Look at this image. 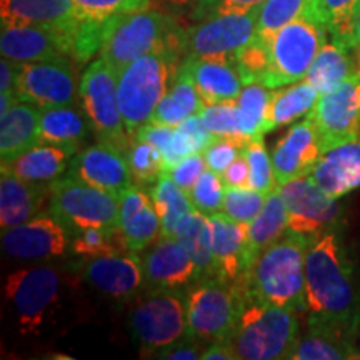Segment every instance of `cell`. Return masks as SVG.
I'll return each mask as SVG.
<instances>
[{
  "label": "cell",
  "instance_id": "obj_1",
  "mask_svg": "<svg viewBox=\"0 0 360 360\" xmlns=\"http://www.w3.org/2000/svg\"><path fill=\"white\" fill-rule=\"evenodd\" d=\"M307 326L357 340L360 287L355 267L337 231L310 240L305 257Z\"/></svg>",
  "mask_w": 360,
  "mask_h": 360
},
{
  "label": "cell",
  "instance_id": "obj_2",
  "mask_svg": "<svg viewBox=\"0 0 360 360\" xmlns=\"http://www.w3.org/2000/svg\"><path fill=\"white\" fill-rule=\"evenodd\" d=\"M187 30L170 13L142 11L103 20L98 57L117 74L148 53L186 56Z\"/></svg>",
  "mask_w": 360,
  "mask_h": 360
},
{
  "label": "cell",
  "instance_id": "obj_3",
  "mask_svg": "<svg viewBox=\"0 0 360 360\" xmlns=\"http://www.w3.org/2000/svg\"><path fill=\"white\" fill-rule=\"evenodd\" d=\"M312 238L287 232L281 240L259 255L255 264L237 283L247 300L307 312L305 257Z\"/></svg>",
  "mask_w": 360,
  "mask_h": 360
},
{
  "label": "cell",
  "instance_id": "obj_4",
  "mask_svg": "<svg viewBox=\"0 0 360 360\" xmlns=\"http://www.w3.org/2000/svg\"><path fill=\"white\" fill-rule=\"evenodd\" d=\"M299 312L247 300L229 344L237 360L290 359L299 340Z\"/></svg>",
  "mask_w": 360,
  "mask_h": 360
},
{
  "label": "cell",
  "instance_id": "obj_5",
  "mask_svg": "<svg viewBox=\"0 0 360 360\" xmlns=\"http://www.w3.org/2000/svg\"><path fill=\"white\" fill-rule=\"evenodd\" d=\"M175 53H148L119 72V107L130 141L147 122L167 94L179 65Z\"/></svg>",
  "mask_w": 360,
  "mask_h": 360
},
{
  "label": "cell",
  "instance_id": "obj_6",
  "mask_svg": "<svg viewBox=\"0 0 360 360\" xmlns=\"http://www.w3.org/2000/svg\"><path fill=\"white\" fill-rule=\"evenodd\" d=\"M247 302L240 283L207 278L187 290V337L200 344L229 342Z\"/></svg>",
  "mask_w": 360,
  "mask_h": 360
},
{
  "label": "cell",
  "instance_id": "obj_7",
  "mask_svg": "<svg viewBox=\"0 0 360 360\" xmlns=\"http://www.w3.org/2000/svg\"><path fill=\"white\" fill-rule=\"evenodd\" d=\"M327 37V29L310 11L278 29L269 37L270 65L262 84L277 89L304 80Z\"/></svg>",
  "mask_w": 360,
  "mask_h": 360
},
{
  "label": "cell",
  "instance_id": "obj_8",
  "mask_svg": "<svg viewBox=\"0 0 360 360\" xmlns=\"http://www.w3.org/2000/svg\"><path fill=\"white\" fill-rule=\"evenodd\" d=\"M129 332L143 354L154 355L187 337V290H146L134 300Z\"/></svg>",
  "mask_w": 360,
  "mask_h": 360
},
{
  "label": "cell",
  "instance_id": "obj_9",
  "mask_svg": "<svg viewBox=\"0 0 360 360\" xmlns=\"http://www.w3.org/2000/svg\"><path fill=\"white\" fill-rule=\"evenodd\" d=\"M49 212L70 233L85 227L120 229L119 197L72 175L51 186Z\"/></svg>",
  "mask_w": 360,
  "mask_h": 360
},
{
  "label": "cell",
  "instance_id": "obj_10",
  "mask_svg": "<svg viewBox=\"0 0 360 360\" xmlns=\"http://www.w3.org/2000/svg\"><path fill=\"white\" fill-rule=\"evenodd\" d=\"M117 85L119 74L102 57H98L84 72L79 96L90 127L96 130L98 141L112 143L127 154L132 141L120 114Z\"/></svg>",
  "mask_w": 360,
  "mask_h": 360
},
{
  "label": "cell",
  "instance_id": "obj_11",
  "mask_svg": "<svg viewBox=\"0 0 360 360\" xmlns=\"http://www.w3.org/2000/svg\"><path fill=\"white\" fill-rule=\"evenodd\" d=\"M60 276L51 265H35L11 274L6 295L15 310L22 334H35L44 323L45 314L58 300Z\"/></svg>",
  "mask_w": 360,
  "mask_h": 360
},
{
  "label": "cell",
  "instance_id": "obj_12",
  "mask_svg": "<svg viewBox=\"0 0 360 360\" xmlns=\"http://www.w3.org/2000/svg\"><path fill=\"white\" fill-rule=\"evenodd\" d=\"M277 191L289 214V232L314 238L340 225L339 199L328 197L309 175L278 184Z\"/></svg>",
  "mask_w": 360,
  "mask_h": 360
},
{
  "label": "cell",
  "instance_id": "obj_13",
  "mask_svg": "<svg viewBox=\"0 0 360 360\" xmlns=\"http://www.w3.org/2000/svg\"><path fill=\"white\" fill-rule=\"evenodd\" d=\"M259 8L244 13H225L197 22L187 29L186 56L233 58L237 51L257 35Z\"/></svg>",
  "mask_w": 360,
  "mask_h": 360
},
{
  "label": "cell",
  "instance_id": "obj_14",
  "mask_svg": "<svg viewBox=\"0 0 360 360\" xmlns=\"http://www.w3.org/2000/svg\"><path fill=\"white\" fill-rule=\"evenodd\" d=\"M15 96L19 101L35 103L42 109L74 105L77 84L72 58L19 64L15 77Z\"/></svg>",
  "mask_w": 360,
  "mask_h": 360
},
{
  "label": "cell",
  "instance_id": "obj_15",
  "mask_svg": "<svg viewBox=\"0 0 360 360\" xmlns=\"http://www.w3.org/2000/svg\"><path fill=\"white\" fill-rule=\"evenodd\" d=\"M309 114L317 127L323 152L360 137V72L322 94Z\"/></svg>",
  "mask_w": 360,
  "mask_h": 360
},
{
  "label": "cell",
  "instance_id": "obj_16",
  "mask_svg": "<svg viewBox=\"0 0 360 360\" xmlns=\"http://www.w3.org/2000/svg\"><path fill=\"white\" fill-rule=\"evenodd\" d=\"M79 276L94 290L120 304L134 302L146 290L142 259L132 250L84 259Z\"/></svg>",
  "mask_w": 360,
  "mask_h": 360
},
{
  "label": "cell",
  "instance_id": "obj_17",
  "mask_svg": "<svg viewBox=\"0 0 360 360\" xmlns=\"http://www.w3.org/2000/svg\"><path fill=\"white\" fill-rule=\"evenodd\" d=\"M69 247V231L53 215L40 214L27 222L2 231V249L8 257L42 262L62 257Z\"/></svg>",
  "mask_w": 360,
  "mask_h": 360
},
{
  "label": "cell",
  "instance_id": "obj_18",
  "mask_svg": "<svg viewBox=\"0 0 360 360\" xmlns=\"http://www.w3.org/2000/svg\"><path fill=\"white\" fill-rule=\"evenodd\" d=\"M79 34L39 25H2L0 53L17 64L75 57Z\"/></svg>",
  "mask_w": 360,
  "mask_h": 360
},
{
  "label": "cell",
  "instance_id": "obj_19",
  "mask_svg": "<svg viewBox=\"0 0 360 360\" xmlns=\"http://www.w3.org/2000/svg\"><path fill=\"white\" fill-rule=\"evenodd\" d=\"M146 290H188L199 282L197 265L177 238L155 240L142 252Z\"/></svg>",
  "mask_w": 360,
  "mask_h": 360
},
{
  "label": "cell",
  "instance_id": "obj_20",
  "mask_svg": "<svg viewBox=\"0 0 360 360\" xmlns=\"http://www.w3.org/2000/svg\"><path fill=\"white\" fill-rule=\"evenodd\" d=\"M69 175L77 177L90 186L120 197L125 188L132 186L127 154L112 143L98 141L79 152L72 160Z\"/></svg>",
  "mask_w": 360,
  "mask_h": 360
},
{
  "label": "cell",
  "instance_id": "obj_21",
  "mask_svg": "<svg viewBox=\"0 0 360 360\" xmlns=\"http://www.w3.org/2000/svg\"><path fill=\"white\" fill-rule=\"evenodd\" d=\"M323 154L321 137L315 127L312 115L290 127L272 152V165L277 184L304 177L312 172Z\"/></svg>",
  "mask_w": 360,
  "mask_h": 360
},
{
  "label": "cell",
  "instance_id": "obj_22",
  "mask_svg": "<svg viewBox=\"0 0 360 360\" xmlns=\"http://www.w3.org/2000/svg\"><path fill=\"white\" fill-rule=\"evenodd\" d=\"M2 25H39L79 34L84 20L74 0H0Z\"/></svg>",
  "mask_w": 360,
  "mask_h": 360
},
{
  "label": "cell",
  "instance_id": "obj_23",
  "mask_svg": "<svg viewBox=\"0 0 360 360\" xmlns=\"http://www.w3.org/2000/svg\"><path fill=\"white\" fill-rule=\"evenodd\" d=\"M119 225L125 244L141 254L150 247L162 233V220L150 193L132 184L119 197Z\"/></svg>",
  "mask_w": 360,
  "mask_h": 360
},
{
  "label": "cell",
  "instance_id": "obj_24",
  "mask_svg": "<svg viewBox=\"0 0 360 360\" xmlns=\"http://www.w3.org/2000/svg\"><path fill=\"white\" fill-rule=\"evenodd\" d=\"M182 65L191 74L197 92L205 105L237 101L244 89V82L233 58L184 57Z\"/></svg>",
  "mask_w": 360,
  "mask_h": 360
},
{
  "label": "cell",
  "instance_id": "obj_25",
  "mask_svg": "<svg viewBox=\"0 0 360 360\" xmlns=\"http://www.w3.org/2000/svg\"><path fill=\"white\" fill-rule=\"evenodd\" d=\"M309 177L332 199L360 187V137L323 152Z\"/></svg>",
  "mask_w": 360,
  "mask_h": 360
},
{
  "label": "cell",
  "instance_id": "obj_26",
  "mask_svg": "<svg viewBox=\"0 0 360 360\" xmlns=\"http://www.w3.org/2000/svg\"><path fill=\"white\" fill-rule=\"evenodd\" d=\"M287 232H289V214H287L285 202L276 188L269 193L262 212L257 215L254 222L249 224L240 277L249 272L265 249L281 240Z\"/></svg>",
  "mask_w": 360,
  "mask_h": 360
},
{
  "label": "cell",
  "instance_id": "obj_27",
  "mask_svg": "<svg viewBox=\"0 0 360 360\" xmlns=\"http://www.w3.org/2000/svg\"><path fill=\"white\" fill-rule=\"evenodd\" d=\"M42 107L17 101L0 115V159L2 162L24 154L40 143Z\"/></svg>",
  "mask_w": 360,
  "mask_h": 360
},
{
  "label": "cell",
  "instance_id": "obj_28",
  "mask_svg": "<svg viewBox=\"0 0 360 360\" xmlns=\"http://www.w3.org/2000/svg\"><path fill=\"white\" fill-rule=\"evenodd\" d=\"M212 227V250L219 277L236 282L242 274V259L247 242L249 224L238 222L231 215L217 212L209 215Z\"/></svg>",
  "mask_w": 360,
  "mask_h": 360
},
{
  "label": "cell",
  "instance_id": "obj_29",
  "mask_svg": "<svg viewBox=\"0 0 360 360\" xmlns=\"http://www.w3.org/2000/svg\"><path fill=\"white\" fill-rule=\"evenodd\" d=\"M72 154L65 148L39 143L24 154L2 162V174H12L25 182L52 186L67 170Z\"/></svg>",
  "mask_w": 360,
  "mask_h": 360
},
{
  "label": "cell",
  "instance_id": "obj_30",
  "mask_svg": "<svg viewBox=\"0 0 360 360\" xmlns=\"http://www.w3.org/2000/svg\"><path fill=\"white\" fill-rule=\"evenodd\" d=\"M51 195V186L25 182L12 174L0 179V225L2 231L34 219Z\"/></svg>",
  "mask_w": 360,
  "mask_h": 360
},
{
  "label": "cell",
  "instance_id": "obj_31",
  "mask_svg": "<svg viewBox=\"0 0 360 360\" xmlns=\"http://www.w3.org/2000/svg\"><path fill=\"white\" fill-rule=\"evenodd\" d=\"M357 74L359 60L355 51L330 40V42L323 44L304 80L314 85L322 96V94L339 87L340 84L347 82Z\"/></svg>",
  "mask_w": 360,
  "mask_h": 360
},
{
  "label": "cell",
  "instance_id": "obj_32",
  "mask_svg": "<svg viewBox=\"0 0 360 360\" xmlns=\"http://www.w3.org/2000/svg\"><path fill=\"white\" fill-rule=\"evenodd\" d=\"M90 122L82 112L74 107H51L42 109L40 115V143L57 146L77 154L84 139L89 134Z\"/></svg>",
  "mask_w": 360,
  "mask_h": 360
},
{
  "label": "cell",
  "instance_id": "obj_33",
  "mask_svg": "<svg viewBox=\"0 0 360 360\" xmlns=\"http://www.w3.org/2000/svg\"><path fill=\"white\" fill-rule=\"evenodd\" d=\"M205 103L202 102L191 74L180 64L167 94L162 97L150 120L170 127H179L188 117L199 115Z\"/></svg>",
  "mask_w": 360,
  "mask_h": 360
},
{
  "label": "cell",
  "instance_id": "obj_34",
  "mask_svg": "<svg viewBox=\"0 0 360 360\" xmlns=\"http://www.w3.org/2000/svg\"><path fill=\"white\" fill-rule=\"evenodd\" d=\"M177 240L186 245L199 272V282L219 277L212 250V227L210 217L193 209L180 224Z\"/></svg>",
  "mask_w": 360,
  "mask_h": 360
},
{
  "label": "cell",
  "instance_id": "obj_35",
  "mask_svg": "<svg viewBox=\"0 0 360 360\" xmlns=\"http://www.w3.org/2000/svg\"><path fill=\"white\" fill-rule=\"evenodd\" d=\"M321 94L307 80L290 84L289 87L272 89L269 103L267 132L270 130L289 125L294 120L307 115L317 103Z\"/></svg>",
  "mask_w": 360,
  "mask_h": 360
},
{
  "label": "cell",
  "instance_id": "obj_36",
  "mask_svg": "<svg viewBox=\"0 0 360 360\" xmlns=\"http://www.w3.org/2000/svg\"><path fill=\"white\" fill-rule=\"evenodd\" d=\"M150 197L162 220L160 237L175 238L182 220L193 210L191 195L180 188L167 172H164L152 186Z\"/></svg>",
  "mask_w": 360,
  "mask_h": 360
},
{
  "label": "cell",
  "instance_id": "obj_37",
  "mask_svg": "<svg viewBox=\"0 0 360 360\" xmlns=\"http://www.w3.org/2000/svg\"><path fill=\"white\" fill-rule=\"evenodd\" d=\"M310 12L322 22L330 40L355 51L360 0H314Z\"/></svg>",
  "mask_w": 360,
  "mask_h": 360
},
{
  "label": "cell",
  "instance_id": "obj_38",
  "mask_svg": "<svg viewBox=\"0 0 360 360\" xmlns=\"http://www.w3.org/2000/svg\"><path fill=\"white\" fill-rule=\"evenodd\" d=\"M357 342L328 330L307 328V334L299 337L292 360H345L359 359Z\"/></svg>",
  "mask_w": 360,
  "mask_h": 360
},
{
  "label": "cell",
  "instance_id": "obj_39",
  "mask_svg": "<svg viewBox=\"0 0 360 360\" xmlns=\"http://www.w3.org/2000/svg\"><path fill=\"white\" fill-rule=\"evenodd\" d=\"M214 139L215 134L210 132L200 114L188 117L179 127H175L172 142L167 154L164 155V172L172 170L187 157L202 154Z\"/></svg>",
  "mask_w": 360,
  "mask_h": 360
},
{
  "label": "cell",
  "instance_id": "obj_40",
  "mask_svg": "<svg viewBox=\"0 0 360 360\" xmlns=\"http://www.w3.org/2000/svg\"><path fill=\"white\" fill-rule=\"evenodd\" d=\"M70 250L82 259L101 257V255L124 254L130 249L120 229L85 227L72 232Z\"/></svg>",
  "mask_w": 360,
  "mask_h": 360
},
{
  "label": "cell",
  "instance_id": "obj_41",
  "mask_svg": "<svg viewBox=\"0 0 360 360\" xmlns=\"http://www.w3.org/2000/svg\"><path fill=\"white\" fill-rule=\"evenodd\" d=\"M233 62L240 74L242 82L262 84L270 65V49L267 35L257 34L233 56Z\"/></svg>",
  "mask_w": 360,
  "mask_h": 360
},
{
  "label": "cell",
  "instance_id": "obj_42",
  "mask_svg": "<svg viewBox=\"0 0 360 360\" xmlns=\"http://www.w3.org/2000/svg\"><path fill=\"white\" fill-rule=\"evenodd\" d=\"M127 160L130 174L137 186H154L164 174V159L160 150L150 142L132 141Z\"/></svg>",
  "mask_w": 360,
  "mask_h": 360
},
{
  "label": "cell",
  "instance_id": "obj_43",
  "mask_svg": "<svg viewBox=\"0 0 360 360\" xmlns=\"http://www.w3.org/2000/svg\"><path fill=\"white\" fill-rule=\"evenodd\" d=\"M200 117L209 130L215 135H238V137H252L249 124L237 102L214 103L204 105Z\"/></svg>",
  "mask_w": 360,
  "mask_h": 360
},
{
  "label": "cell",
  "instance_id": "obj_44",
  "mask_svg": "<svg viewBox=\"0 0 360 360\" xmlns=\"http://www.w3.org/2000/svg\"><path fill=\"white\" fill-rule=\"evenodd\" d=\"M314 6V0H265L259 11L257 34L270 37L289 22L299 19Z\"/></svg>",
  "mask_w": 360,
  "mask_h": 360
},
{
  "label": "cell",
  "instance_id": "obj_45",
  "mask_svg": "<svg viewBox=\"0 0 360 360\" xmlns=\"http://www.w3.org/2000/svg\"><path fill=\"white\" fill-rule=\"evenodd\" d=\"M270 94L272 89L264 84H245L237 97L236 102L244 112L252 137H264V134H267Z\"/></svg>",
  "mask_w": 360,
  "mask_h": 360
},
{
  "label": "cell",
  "instance_id": "obj_46",
  "mask_svg": "<svg viewBox=\"0 0 360 360\" xmlns=\"http://www.w3.org/2000/svg\"><path fill=\"white\" fill-rule=\"evenodd\" d=\"M244 154L249 162V188L254 191L270 193L277 188V179L276 172H274L272 159L269 157L267 148L262 137H252L249 143H247Z\"/></svg>",
  "mask_w": 360,
  "mask_h": 360
},
{
  "label": "cell",
  "instance_id": "obj_47",
  "mask_svg": "<svg viewBox=\"0 0 360 360\" xmlns=\"http://www.w3.org/2000/svg\"><path fill=\"white\" fill-rule=\"evenodd\" d=\"M269 193L249 187H225L224 212L238 222L250 224L262 212Z\"/></svg>",
  "mask_w": 360,
  "mask_h": 360
},
{
  "label": "cell",
  "instance_id": "obj_48",
  "mask_svg": "<svg viewBox=\"0 0 360 360\" xmlns=\"http://www.w3.org/2000/svg\"><path fill=\"white\" fill-rule=\"evenodd\" d=\"M74 6L82 20L103 22L122 13L148 11L152 0H74Z\"/></svg>",
  "mask_w": 360,
  "mask_h": 360
},
{
  "label": "cell",
  "instance_id": "obj_49",
  "mask_svg": "<svg viewBox=\"0 0 360 360\" xmlns=\"http://www.w3.org/2000/svg\"><path fill=\"white\" fill-rule=\"evenodd\" d=\"M188 195H191L193 209L202 214L212 215L224 210L225 186L220 174L207 169L188 192Z\"/></svg>",
  "mask_w": 360,
  "mask_h": 360
},
{
  "label": "cell",
  "instance_id": "obj_50",
  "mask_svg": "<svg viewBox=\"0 0 360 360\" xmlns=\"http://www.w3.org/2000/svg\"><path fill=\"white\" fill-rule=\"evenodd\" d=\"M252 137H238V135H215L209 147L202 152L207 169L222 174L242 152Z\"/></svg>",
  "mask_w": 360,
  "mask_h": 360
},
{
  "label": "cell",
  "instance_id": "obj_51",
  "mask_svg": "<svg viewBox=\"0 0 360 360\" xmlns=\"http://www.w3.org/2000/svg\"><path fill=\"white\" fill-rule=\"evenodd\" d=\"M265 0H197L188 13L192 20L200 22L225 13H244L262 7Z\"/></svg>",
  "mask_w": 360,
  "mask_h": 360
},
{
  "label": "cell",
  "instance_id": "obj_52",
  "mask_svg": "<svg viewBox=\"0 0 360 360\" xmlns=\"http://www.w3.org/2000/svg\"><path fill=\"white\" fill-rule=\"evenodd\" d=\"M205 170H207V164H205L204 155L195 154V155L187 157V159H184L179 165H175L172 170H169L167 174L180 188H184V191L188 193Z\"/></svg>",
  "mask_w": 360,
  "mask_h": 360
},
{
  "label": "cell",
  "instance_id": "obj_53",
  "mask_svg": "<svg viewBox=\"0 0 360 360\" xmlns=\"http://www.w3.org/2000/svg\"><path fill=\"white\" fill-rule=\"evenodd\" d=\"M202 352H204V344L191 337H184L169 347L155 352L152 357L164 360H199L202 359Z\"/></svg>",
  "mask_w": 360,
  "mask_h": 360
},
{
  "label": "cell",
  "instance_id": "obj_54",
  "mask_svg": "<svg viewBox=\"0 0 360 360\" xmlns=\"http://www.w3.org/2000/svg\"><path fill=\"white\" fill-rule=\"evenodd\" d=\"M249 162H247V157L244 152H242V154L238 155L222 174H220V177H222L225 187H249Z\"/></svg>",
  "mask_w": 360,
  "mask_h": 360
},
{
  "label": "cell",
  "instance_id": "obj_55",
  "mask_svg": "<svg viewBox=\"0 0 360 360\" xmlns=\"http://www.w3.org/2000/svg\"><path fill=\"white\" fill-rule=\"evenodd\" d=\"M202 360H237L229 342H214L207 344L202 352Z\"/></svg>",
  "mask_w": 360,
  "mask_h": 360
},
{
  "label": "cell",
  "instance_id": "obj_56",
  "mask_svg": "<svg viewBox=\"0 0 360 360\" xmlns=\"http://www.w3.org/2000/svg\"><path fill=\"white\" fill-rule=\"evenodd\" d=\"M160 8L159 11L170 13V15H180V13H191L197 0H152Z\"/></svg>",
  "mask_w": 360,
  "mask_h": 360
},
{
  "label": "cell",
  "instance_id": "obj_57",
  "mask_svg": "<svg viewBox=\"0 0 360 360\" xmlns=\"http://www.w3.org/2000/svg\"><path fill=\"white\" fill-rule=\"evenodd\" d=\"M355 56H357L359 72H360V13L357 19V29H355Z\"/></svg>",
  "mask_w": 360,
  "mask_h": 360
},
{
  "label": "cell",
  "instance_id": "obj_58",
  "mask_svg": "<svg viewBox=\"0 0 360 360\" xmlns=\"http://www.w3.org/2000/svg\"><path fill=\"white\" fill-rule=\"evenodd\" d=\"M359 350H360V334H359ZM359 359H360V354H359Z\"/></svg>",
  "mask_w": 360,
  "mask_h": 360
}]
</instances>
